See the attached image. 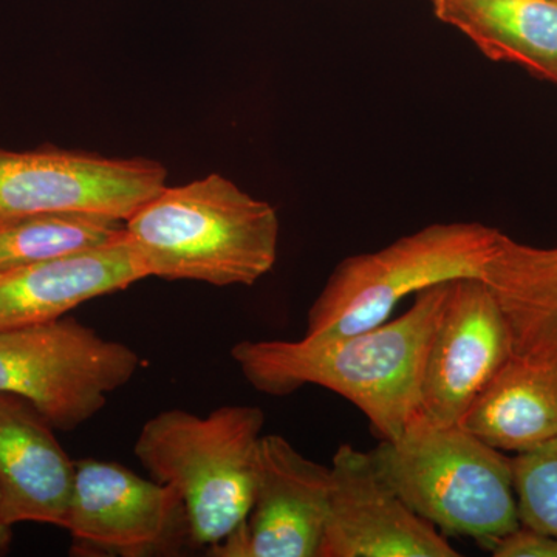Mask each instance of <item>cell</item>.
Returning <instances> with one entry per match:
<instances>
[{"mask_svg":"<svg viewBox=\"0 0 557 557\" xmlns=\"http://www.w3.org/2000/svg\"><path fill=\"white\" fill-rule=\"evenodd\" d=\"M449 282L417 293L401 317L376 327L299 341H242L231 350L245 380L284 397L304 386L335 392L357 406L380 442L398 438L421 410V379Z\"/></svg>","mask_w":557,"mask_h":557,"instance_id":"1","label":"cell"},{"mask_svg":"<svg viewBox=\"0 0 557 557\" xmlns=\"http://www.w3.org/2000/svg\"><path fill=\"white\" fill-rule=\"evenodd\" d=\"M148 277L252 285L273 270L278 219L219 174L163 188L124 222Z\"/></svg>","mask_w":557,"mask_h":557,"instance_id":"2","label":"cell"},{"mask_svg":"<svg viewBox=\"0 0 557 557\" xmlns=\"http://www.w3.org/2000/svg\"><path fill=\"white\" fill-rule=\"evenodd\" d=\"M263 424L256 406H222L205 417L171 409L150 418L135 442L150 478L182 497L190 545L208 555L248 518Z\"/></svg>","mask_w":557,"mask_h":557,"instance_id":"3","label":"cell"},{"mask_svg":"<svg viewBox=\"0 0 557 557\" xmlns=\"http://www.w3.org/2000/svg\"><path fill=\"white\" fill-rule=\"evenodd\" d=\"M370 454L403 500L443 534L482 545L520 525L511 457L461 424L420 412L398 438Z\"/></svg>","mask_w":557,"mask_h":557,"instance_id":"4","label":"cell"},{"mask_svg":"<svg viewBox=\"0 0 557 557\" xmlns=\"http://www.w3.org/2000/svg\"><path fill=\"white\" fill-rule=\"evenodd\" d=\"M498 236L500 231L482 223H435L379 251L344 259L310 307L306 336L373 329L412 293L482 277Z\"/></svg>","mask_w":557,"mask_h":557,"instance_id":"5","label":"cell"},{"mask_svg":"<svg viewBox=\"0 0 557 557\" xmlns=\"http://www.w3.org/2000/svg\"><path fill=\"white\" fill-rule=\"evenodd\" d=\"M141 364L134 348L72 318L0 332V394L24 399L60 431L97 416Z\"/></svg>","mask_w":557,"mask_h":557,"instance_id":"6","label":"cell"},{"mask_svg":"<svg viewBox=\"0 0 557 557\" xmlns=\"http://www.w3.org/2000/svg\"><path fill=\"white\" fill-rule=\"evenodd\" d=\"M163 188L166 170L157 161L53 148L0 149V223L62 212L126 222Z\"/></svg>","mask_w":557,"mask_h":557,"instance_id":"7","label":"cell"},{"mask_svg":"<svg viewBox=\"0 0 557 557\" xmlns=\"http://www.w3.org/2000/svg\"><path fill=\"white\" fill-rule=\"evenodd\" d=\"M64 530L78 556H171L190 545L177 491L115 461H75Z\"/></svg>","mask_w":557,"mask_h":557,"instance_id":"8","label":"cell"},{"mask_svg":"<svg viewBox=\"0 0 557 557\" xmlns=\"http://www.w3.org/2000/svg\"><path fill=\"white\" fill-rule=\"evenodd\" d=\"M511 357L508 322L490 287L480 277L450 281L424 359L420 412L435 423L461 424Z\"/></svg>","mask_w":557,"mask_h":557,"instance_id":"9","label":"cell"},{"mask_svg":"<svg viewBox=\"0 0 557 557\" xmlns=\"http://www.w3.org/2000/svg\"><path fill=\"white\" fill-rule=\"evenodd\" d=\"M327 523L318 557H457L376 468L372 454L341 445L333 456Z\"/></svg>","mask_w":557,"mask_h":557,"instance_id":"10","label":"cell"},{"mask_svg":"<svg viewBox=\"0 0 557 557\" xmlns=\"http://www.w3.org/2000/svg\"><path fill=\"white\" fill-rule=\"evenodd\" d=\"M332 471L281 435H262L247 520L215 557H318L327 523Z\"/></svg>","mask_w":557,"mask_h":557,"instance_id":"11","label":"cell"},{"mask_svg":"<svg viewBox=\"0 0 557 557\" xmlns=\"http://www.w3.org/2000/svg\"><path fill=\"white\" fill-rule=\"evenodd\" d=\"M148 278L127 236L79 255L0 271V332L64 318Z\"/></svg>","mask_w":557,"mask_h":557,"instance_id":"12","label":"cell"},{"mask_svg":"<svg viewBox=\"0 0 557 557\" xmlns=\"http://www.w3.org/2000/svg\"><path fill=\"white\" fill-rule=\"evenodd\" d=\"M75 461L70 460L38 410L0 394V494L3 519L65 527Z\"/></svg>","mask_w":557,"mask_h":557,"instance_id":"13","label":"cell"},{"mask_svg":"<svg viewBox=\"0 0 557 557\" xmlns=\"http://www.w3.org/2000/svg\"><path fill=\"white\" fill-rule=\"evenodd\" d=\"M461 426L502 453L557 438V361L511 358L474 399Z\"/></svg>","mask_w":557,"mask_h":557,"instance_id":"14","label":"cell"},{"mask_svg":"<svg viewBox=\"0 0 557 557\" xmlns=\"http://www.w3.org/2000/svg\"><path fill=\"white\" fill-rule=\"evenodd\" d=\"M482 281L507 319L512 355L557 361V247H531L500 233Z\"/></svg>","mask_w":557,"mask_h":557,"instance_id":"15","label":"cell"},{"mask_svg":"<svg viewBox=\"0 0 557 557\" xmlns=\"http://www.w3.org/2000/svg\"><path fill=\"white\" fill-rule=\"evenodd\" d=\"M435 16L493 61L557 84V0H429Z\"/></svg>","mask_w":557,"mask_h":557,"instance_id":"16","label":"cell"},{"mask_svg":"<svg viewBox=\"0 0 557 557\" xmlns=\"http://www.w3.org/2000/svg\"><path fill=\"white\" fill-rule=\"evenodd\" d=\"M124 236V222L104 215L62 212L10 220L0 223V271L108 247Z\"/></svg>","mask_w":557,"mask_h":557,"instance_id":"17","label":"cell"},{"mask_svg":"<svg viewBox=\"0 0 557 557\" xmlns=\"http://www.w3.org/2000/svg\"><path fill=\"white\" fill-rule=\"evenodd\" d=\"M520 525L557 537V438L511 457Z\"/></svg>","mask_w":557,"mask_h":557,"instance_id":"18","label":"cell"},{"mask_svg":"<svg viewBox=\"0 0 557 557\" xmlns=\"http://www.w3.org/2000/svg\"><path fill=\"white\" fill-rule=\"evenodd\" d=\"M496 557H557V537L519 525L482 544Z\"/></svg>","mask_w":557,"mask_h":557,"instance_id":"19","label":"cell"},{"mask_svg":"<svg viewBox=\"0 0 557 557\" xmlns=\"http://www.w3.org/2000/svg\"><path fill=\"white\" fill-rule=\"evenodd\" d=\"M11 528L3 519L2 494H0V555L7 553L11 542Z\"/></svg>","mask_w":557,"mask_h":557,"instance_id":"20","label":"cell"}]
</instances>
